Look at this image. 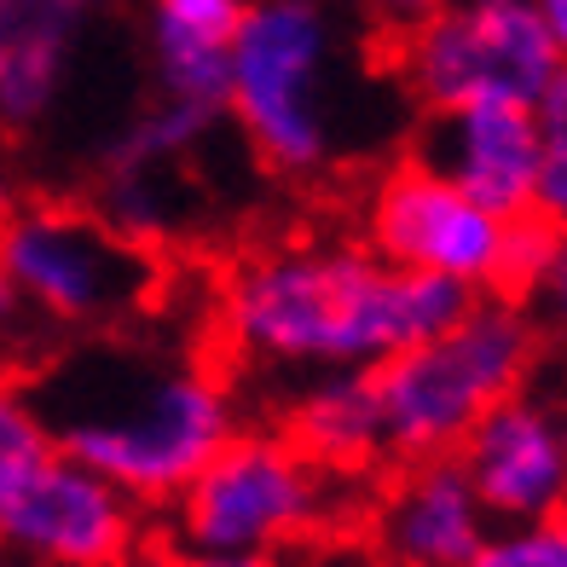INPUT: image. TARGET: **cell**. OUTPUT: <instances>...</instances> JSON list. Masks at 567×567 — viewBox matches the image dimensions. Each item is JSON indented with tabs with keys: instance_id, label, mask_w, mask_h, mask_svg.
<instances>
[{
	"instance_id": "cell-9",
	"label": "cell",
	"mask_w": 567,
	"mask_h": 567,
	"mask_svg": "<svg viewBox=\"0 0 567 567\" xmlns=\"http://www.w3.org/2000/svg\"><path fill=\"white\" fill-rule=\"evenodd\" d=\"M140 538V504L53 441L0 463V556L12 567H127Z\"/></svg>"
},
{
	"instance_id": "cell-15",
	"label": "cell",
	"mask_w": 567,
	"mask_h": 567,
	"mask_svg": "<svg viewBox=\"0 0 567 567\" xmlns=\"http://www.w3.org/2000/svg\"><path fill=\"white\" fill-rule=\"evenodd\" d=\"M244 18H249V0H140L151 93L203 111H226V70Z\"/></svg>"
},
{
	"instance_id": "cell-13",
	"label": "cell",
	"mask_w": 567,
	"mask_h": 567,
	"mask_svg": "<svg viewBox=\"0 0 567 567\" xmlns=\"http://www.w3.org/2000/svg\"><path fill=\"white\" fill-rule=\"evenodd\" d=\"M411 157L446 174L481 209L504 220H533V186H538L533 105H463V111L423 116Z\"/></svg>"
},
{
	"instance_id": "cell-20",
	"label": "cell",
	"mask_w": 567,
	"mask_h": 567,
	"mask_svg": "<svg viewBox=\"0 0 567 567\" xmlns=\"http://www.w3.org/2000/svg\"><path fill=\"white\" fill-rule=\"evenodd\" d=\"M41 446H47V429H41L35 400H30V382H23V371L0 365V463L30 457Z\"/></svg>"
},
{
	"instance_id": "cell-24",
	"label": "cell",
	"mask_w": 567,
	"mask_h": 567,
	"mask_svg": "<svg viewBox=\"0 0 567 567\" xmlns=\"http://www.w3.org/2000/svg\"><path fill=\"white\" fill-rule=\"evenodd\" d=\"M533 12H538V23H545L556 59L567 64V0H533Z\"/></svg>"
},
{
	"instance_id": "cell-22",
	"label": "cell",
	"mask_w": 567,
	"mask_h": 567,
	"mask_svg": "<svg viewBox=\"0 0 567 567\" xmlns=\"http://www.w3.org/2000/svg\"><path fill=\"white\" fill-rule=\"evenodd\" d=\"M434 7H446V0H353V12L371 23V30L382 35V41H394V35H405L411 23H423Z\"/></svg>"
},
{
	"instance_id": "cell-26",
	"label": "cell",
	"mask_w": 567,
	"mask_h": 567,
	"mask_svg": "<svg viewBox=\"0 0 567 567\" xmlns=\"http://www.w3.org/2000/svg\"><path fill=\"white\" fill-rule=\"evenodd\" d=\"M470 7H533V0H470Z\"/></svg>"
},
{
	"instance_id": "cell-23",
	"label": "cell",
	"mask_w": 567,
	"mask_h": 567,
	"mask_svg": "<svg viewBox=\"0 0 567 567\" xmlns=\"http://www.w3.org/2000/svg\"><path fill=\"white\" fill-rule=\"evenodd\" d=\"M23 203H30V186H23V174H18L12 145H0V226H7Z\"/></svg>"
},
{
	"instance_id": "cell-5",
	"label": "cell",
	"mask_w": 567,
	"mask_h": 567,
	"mask_svg": "<svg viewBox=\"0 0 567 567\" xmlns=\"http://www.w3.org/2000/svg\"><path fill=\"white\" fill-rule=\"evenodd\" d=\"M0 272L53 342L134 330L163 296V255L70 197H30L0 226Z\"/></svg>"
},
{
	"instance_id": "cell-11",
	"label": "cell",
	"mask_w": 567,
	"mask_h": 567,
	"mask_svg": "<svg viewBox=\"0 0 567 567\" xmlns=\"http://www.w3.org/2000/svg\"><path fill=\"white\" fill-rule=\"evenodd\" d=\"M481 509L493 527L538 522L567 509V405L545 389H522L515 400L493 405L475 434L457 446Z\"/></svg>"
},
{
	"instance_id": "cell-12",
	"label": "cell",
	"mask_w": 567,
	"mask_h": 567,
	"mask_svg": "<svg viewBox=\"0 0 567 567\" xmlns=\"http://www.w3.org/2000/svg\"><path fill=\"white\" fill-rule=\"evenodd\" d=\"M493 515L457 457L400 463L371 504V550L382 567H475Z\"/></svg>"
},
{
	"instance_id": "cell-27",
	"label": "cell",
	"mask_w": 567,
	"mask_h": 567,
	"mask_svg": "<svg viewBox=\"0 0 567 567\" xmlns=\"http://www.w3.org/2000/svg\"><path fill=\"white\" fill-rule=\"evenodd\" d=\"M319 567H348V561H337V556H319Z\"/></svg>"
},
{
	"instance_id": "cell-7",
	"label": "cell",
	"mask_w": 567,
	"mask_h": 567,
	"mask_svg": "<svg viewBox=\"0 0 567 567\" xmlns=\"http://www.w3.org/2000/svg\"><path fill=\"white\" fill-rule=\"evenodd\" d=\"M545 231L550 226L538 220H504L481 209L446 174L405 157L365 186L353 238L400 272L446 278L470 296H522Z\"/></svg>"
},
{
	"instance_id": "cell-1",
	"label": "cell",
	"mask_w": 567,
	"mask_h": 567,
	"mask_svg": "<svg viewBox=\"0 0 567 567\" xmlns=\"http://www.w3.org/2000/svg\"><path fill=\"white\" fill-rule=\"evenodd\" d=\"M470 301L446 278L377 261L359 238L296 231L231 255L209 290V337L226 371L301 382L389 365L394 353L441 337Z\"/></svg>"
},
{
	"instance_id": "cell-6",
	"label": "cell",
	"mask_w": 567,
	"mask_h": 567,
	"mask_svg": "<svg viewBox=\"0 0 567 567\" xmlns=\"http://www.w3.org/2000/svg\"><path fill=\"white\" fill-rule=\"evenodd\" d=\"M342 486L348 481L324 475L284 429L244 423L168 504V527L179 556L284 561L330 533L342 515Z\"/></svg>"
},
{
	"instance_id": "cell-17",
	"label": "cell",
	"mask_w": 567,
	"mask_h": 567,
	"mask_svg": "<svg viewBox=\"0 0 567 567\" xmlns=\"http://www.w3.org/2000/svg\"><path fill=\"white\" fill-rule=\"evenodd\" d=\"M538 127V186H533V220L567 231V64L556 70V82L538 93L533 105Z\"/></svg>"
},
{
	"instance_id": "cell-14",
	"label": "cell",
	"mask_w": 567,
	"mask_h": 567,
	"mask_svg": "<svg viewBox=\"0 0 567 567\" xmlns=\"http://www.w3.org/2000/svg\"><path fill=\"white\" fill-rule=\"evenodd\" d=\"M93 30L87 0H0V145L47 134Z\"/></svg>"
},
{
	"instance_id": "cell-2",
	"label": "cell",
	"mask_w": 567,
	"mask_h": 567,
	"mask_svg": "<svg viewBox=\"0 0 567 567\" xmlns=\"http://www.w3.org/2000/svg\"><path fill=\"white\" fill-rule=\"evenodd\" d=\"M23 382L47 441L140 509L174 504L244 429L238 377L192 348L145 342L140 324L47 348Z\"/></svg>"
},
{
	"instance_id": "cell-28",
	"label": "cell",
	"mask_w": 567,
	"mask_h": 567,
	"mask_svg": "<svg viewBox=\"0 0 567 567\" xmlns=\"http://www.w3.org/2000/svg\"><path fill=\"white\" fill-rule=\"evenodd\" d=\"M87 7H93V12H99V7H111V0H87Z\"/></svg>"
},
{
	"instance_id": "cell-18",
	"label": "cell",
	"mask_w": 567,
	"mask_h": 567,
	"mask_svg": "<svg viewBox=\"0 0 567 567\" xmlns=\"http://www.w3.org/2000/svg\"><path fill=\"white\" fill-rule=\"evenodd\" d=\"M475 567H567V509L538 515V522L493 527Z\"/></svg>"
},
{
	"instance_id": "cell-29",
	"label": "cell",
	"mask_w": 567,
	"mask_h": 567,
	"mask_svg": "<svg viewBox=\"0 0 567 567\" xmlns=\"http://www.w3.org/2000/svg\"><path fill=\"white\" fill-rule=\"evenodd\" d=\"M0 567H12V561H7V556H0Z\"/></svg>"
},
{
	"instance_id": "cell-16",
	"label": "cell",
	"mask_w": 567,
	"mask_h": 567,
	"mask_svg": "<svg viewBox=\"0 0 567 567\" xmlns=\"http://www.w3.org/2000/svg\"><path fill=\"white\" fill-rule=\"evenodd\" d=\"M278 429L337 481H365L389 463V434H382L371 371H324L284 382Z\"/></svg>"
},
{
	"instance_id": "cell-4",
	"label": "cell",
	"mask_w": 567,
	"mask_h": 567,
	"mask_svg": "<svg viewBox=\"0 0 567 567\" xmlns=\"http://www.w3.org/2000/svg\"><path fill=\"white\" fill-rule=\"evenodd\" d=\"M545 330L515 296H475L463 313L417 348L377 365V405L389 434V463L457 457L493 405L533 389L545 365Z\"/></svg>"
},
{
	"instance_id": "cell-3",
	"label": "cell",
	"mask_w": 567,
	"mask_h": 567,
	"mask_svg": "<svg viewBox=\"0 0 567 567\" xmlns=\"http://www.w3.org/2000/svg\"><path fill=\"white\" fill-rule=\"evenodd\" d=\"M226 127L272 179L342 163V23L324 0H249L226 70Z\"/></svg>"
},
{
	"instance_id": "cell-8",
	"label": "cell",
	"mask_w": 567,
	"mask_h": 567,
	"mask_svg": "<svg viewBox=\"0 0 567 567\" xmlns=\"http://www.w3.org/2000/svg\"><path fill=\"white\" fill-rule=\"evenodd\" d=\"M400 93L423 116L463 105H538L556 82V47L533 7H470L446 0L405 35L382 41Z\"/></svg>"
},
{
	"instance_id": "cell-25",
	"label": "cell",
	"mask_w": 567,
	"mask_h": 567,
	"mask_svg": "<svg viewBox=\"0 0 567 567\" xmlns=\"http://www.w3.org/2000/svg\"><path fill=\"white\" fill-rule=\"evenodd\" d=\"M174 567H278V561H231V556H179Z\"/></svg>"
},
{
	"instance_id": "cell-10",
	"label": "cell",
	"mask_w": 567,
	"mask_h": 567,
	"mask_svg": "<svg viewBox=\"0 0 567 567\" xmlns=\"http://www.w3.org/2000/svg\"><path fill=\"white\" fill-rule=\"evenodd\" d=\"M226 127V111L179 105V99L151 93L140 111L99 145L93 157V209L116 231L140 238L145 249H163L186 226V192L192 168L209 157L215 134Z\"/></svg>"
},
{
	"instance_id": "cell-21",
	"label": "cell",
	"mask_w": 567,
	"mask_h": 567,
	"mask_svg": "<svg viewBox=\"0 0 567 567\" xmlns=\"http://www.w3.org/2000/svg\"><path fill=\"white\" fill-rule=\"evenodd\" d=\"M47 348H53V337L35 324V313L23 307V296L7 284V272H0V365H12V371L30 377L47 359Z\"/></svg>"
},
{
	"instance_id": "cell-19",
	"label": "cell",
	"mask_w": 567,
	"mask_h": 567,
	"mask_svg": "<svg viewBox=\"0 0 567 567\" xmlns=\"http://www.w3.org/2000/svg\"><path fill=\"white\" fill-rule=\"evenodd\" d=\"M533 313V324L545 330V342H561L567 348V231H545V249L515 296Z\"/></svg>"
}]
</instances>
